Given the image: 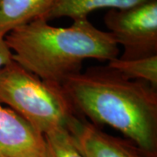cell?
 Wrapping results in <instances>:
<instances>
[{"instance_id":"8992f818","label":"cell","mask_w":157,"mask_h":157,"mask_svg":"<svg viewBox=\"0 0 157 157\" xmlns=\"http://www.w3.org/2000/svg\"><path fill=\"white\" fill-rule=\"evenodd\" d=\"M45 136L0 101V157H44Z\"/></svg>"},{"instance_id":"30bf717a","label":"cell","mask_w":157,"mask_h":157,"mask_svg":"<svg viewBox=\"0 0 157 157\" xmlns=\"http://www.w3.org/2000/svg\"><path fill=\"white\" fill-rule=\"evenodd\" d=\"M45 140L44 157H85L67 129H60L45 135Z\"/></svg>"},{"instance_id":"5b68a950","label":"cell","mask_w":157,"mask_h":157,"mask_svg":"<svg viewBox=\"0 0 157 157\" xmlns=\"http://www.w3.org/2000/svg\"><path fill=\"white\" fill-rule=\"evenodd\" d=\"M67 129L85 157H154L131 140L108 135L78 114L70 120Z\"/></svg>"},{"instance_id":"8fae6325","label":"cell","mask_w":157,"mask_h":157,"mask_svg":"<svg viewBox=\"0 0 157 157\" xmlns=\"http://www.w3.org/2000/svg\"><path fill=\"white\" fill-rule=\"evenodd\" d=\"M12 61V53L6 44L5 35L0 33V71Z\"/></svg>"},{"instance_id":"7a4b0ae2","label":"cell","mask_w":157,"mask_h":157,"mask_svg":"<svg viewBox=\"0 0 157 157\" xmlns=\"http://www.w3.org/2000/svg\"><path fill=\"white\" fill-rule=\"evenodd\" d=\"M68 27H55L37 19L5 36L12 60L41 79L61 84L81 72L86 59L110 61L119 57V45L108 32L95 27L88 17L73 20Z\"/></svg>"},{"instance_id":"3957f363","label":"cell","mask_w":157,"mask_h":157,"mask_svg":"<svg viewBox=\"0 0 157 157\" xmlns=\"http://www.w3.org/2000/svg\"><path fill=\"white\" fill-rule=\"evenodd\" d=\"M0 101L44 136L67 129L77 114L61 86L41 79L13 60L0 71Z\"/></svg>"},{"instance_id":"ba28073f","label":"cell","mask_w":157,"mask_h":157,"mask_svg":"<svg viewBox=\"0 0 157 157\" xmlns=\"http://www.w3.org/2000/svg\"><path fill=\"white\" fill-rule=\"evenodd\" d=\"M149 1L153 0H55L46 16V21L59 17H70L74 20L87 17L95 10H124Z\"/></svg>"},{"instance_id":"52a82bcc","label":"cell","mask_w":157,"mask_h":157,"mask_svg":"<svg viewBox=\"0 0 157 157\" xmlns=\"http://www.w3.org/2000/svg\"><path fill=\"white\" fill-rule=\"evenodd\" d=\"M55 0H0V33L6 36L13 29L45 19Z\"/></svg>"},{"instance_id":"9c48e42d","label":"cell","mask_w":157,"mask_h":157,"mask_svg":"<svg viewBox=\"0 0 157 157\" xmlns=\"http://www.w3.org/2000/svg\"><path fill=\"white\" fill-rule=\"evenodd\" d=\"M107 67L133 80H140L157 89V55L124 59L117 57L107 62Z\"/></svg>"},{"instance_id":"6da1fadb","label":"cell","mask_w":157,"mask_h":157,"mask_svg":"<svg viewBox=\"0 0 157 157\" xmlns=\"http://www.w3.org/2000/svg\"><path fill=\"white\" fill-rule=\"evenodd\" d=\"M61 86L78 116L116 129L157 157V89L107 67L73 74Z\"/></svg>"},{"instance_id":"277c9868","label":"cell","mask_w":157,"mask_h":157,"mask_svg":"<svg viewBox=\"0 0 157 157\" xmlns=\"http://www.w3.org/2000/svg\"><path fill=\"white\" fill-rule=\"evenodd\" d=\"M104 23L123 49L121 59L157 55V0L124 10H109Z\"/></svg>"}]
</instances>
